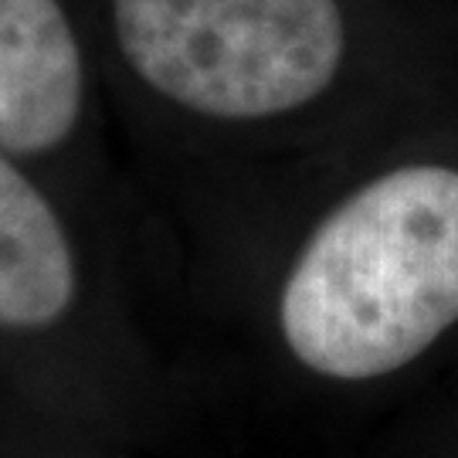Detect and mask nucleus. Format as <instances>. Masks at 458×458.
<instances>
[{
	"label": "nucleus",
	"mask_w": 458,
	"mask_h": 458,
	"mask_svg": "<svg viewBox=\"0 0 458 458\" xmlns=\"http://www.w3.org/2000/svg\"><path fill=\"white\" fill-rule=\"evenodd\" d=\"M113 34L149 92L217 123L310 106L346 48L336 0H113Z\"/></svg>",
	"instance_id": "nucleus-3"
},
{
	"label": "nucleus",
	"mask_w": 458,
	"mask_h": 458,
	"mask_svg": "<svg viewBox=\"0 0 458 458\" xmlns=\"http://www.w3.org/2000/svg\"><path fill=\"white\" fill-rule=\"evenodd\" d=\"M458 323V170L401 166L310 231L276 293L289 360L312 377H387Z\"/></svg>",
	"instance_id": "nucleus-1"
},
{
	"label": "nucleus",
	"mask_w": 458,
	"mask_h": 458,
	"mask_svg": "<svg viewBox=\"0 0 458 458\" xmlns=\"http://www.w3.org/2000/svg\"><path fill=\"white\" fill-rule=\"evenodd\" d=\"M85 58L62 0H0V147L38 164L75 140Z\"/></svg>",
	"instance_id": "nucleus-4"
},
{
	"label": "nucleus",
	"mask_w": 458,
	"mask_h": 458,
	"mask_svg": "<svg viewBox=\"0 0 458 458\" xmlns=\"http://www.w3.org/2000/svg\"><path fill=\"white\" fill-rule=\"evenodd\" d=\"M113 333L89 238L0 147V442L102 445L119 408Z\"/></svg>",
	"instance_id": "nucleus-2"
},
{
	"label": "nucleus",
	"mask_w": 458,
	"mask_h": 458,
	"mask_svg": "<svg viewBox=\"0 0 458 458\" xmlns=\"http://www.w3.org/2000/svg\"><path fill=\"white\" fill-rule=\"evenodd\" d=\"M0 458H113L85 442H0Z\"/></svg>",
	"instance_id": "nucleus-5"
}]
</instances>
